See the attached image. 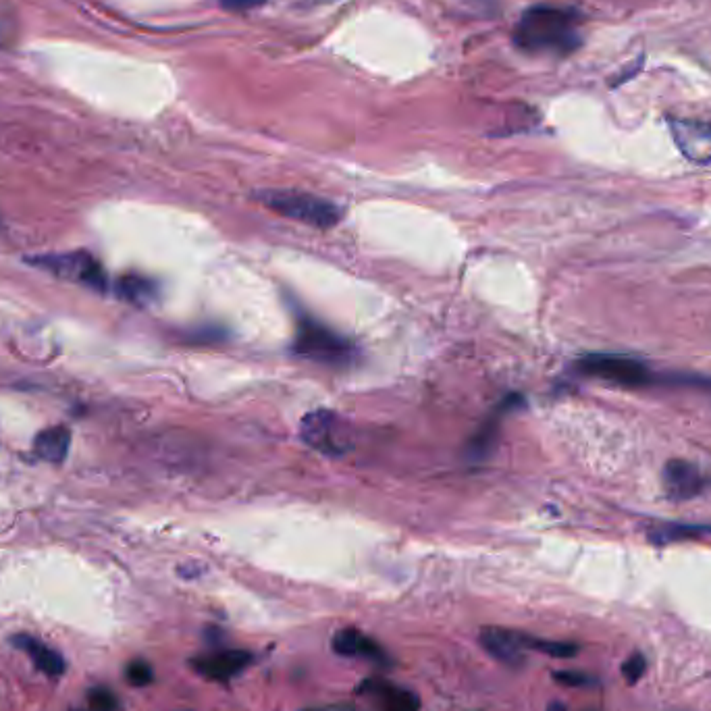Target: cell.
<instances>
[{
	"label": "cell",
	"instance_id": "5b68a950",
	"mask_svg": "<svg viewBox=\"0 0 711 711\" xmlns=\"http://www.w3.org/2000/svg\"><path fill=\"white\" fill-rule=\"evenodd\" d=\"M30 265L48 271L59 279H65L75 285H84L96 292L107 289V273H104L100 262L86 250H73V252H50L38 254L28 260Z\"/></svg>",
	"mask_w": 711,
	"mask_h": 711
},
{
	"label": "cell",
	"instance_id": "44dd1931",
	"mask_svg": "<svg viewBox=\"0 0 711 711\" xmlns=\"http://www.w3.org/2000/svg\"><path fill=\"white\" fill-rule=\"evenodd\" d=\"M553 678H556L558 684H564V687H572V689H578V687L583 689V687H591V684H595V680L589 674L572 672V670L553 672Z\"/></svg>",
	"mask_w": 711,
	"mask_h": 711
},
{
	"label": "cell",
	"instance_id": "3957f363",
	"mask_svg": "<svg viewBox=\"0 0 711 711\" xmlns=\"http://www.w3.org/2000/svg\"><path fill=\"white\" fill-rule=\"evenodd\" d=\"M576 371L583 377L599 379L626 389L651 387L660 381L649 364L626 354H587L576 362Z\"/></svg>",
	"mask_w": 711,
	"mask_h": 711
},
{
	"label": "cell",
	"instance_id": "4fadbf2b",
	"mask_svg": "<svg viewBox=\"0 0 711 711\" xmlns=\"http://www.w3.org/2000/svg\"><path fill=\"white\" fill-rule=\"evenodd\" d=\"M366 691L379 701L381 711H418L420 701L414 693L385 680H366Z\"/></svg>",
	"mask_w": 711,
	"mask_h": 711
},
{
	"label": "cell",
	"instance_id": "9c48e42d",
	"mask_svg": "<svg viewBox=\"0 0 711 711\" xmlns=\"http://www.w3.org/2000/svg\"><path fill=\"white\" fill-rule=\"evenodd\" d=\"M479 641L481 647L499 664L520 668L526 662V647L522 643V632L497 628V626H485L481 630Z\"/></svg>",
	"mask_w": 711,
	"mask_h": 711
},
{
	"label": "cell",
	"instance_id": "9a60e30c",
	"mask_svg": "<svg viewBox=\"0 0 711 711\" xmlns=\"http://www.w3.org/2000/svg\"><path fill=\"white\" fill-rule=\"evenodd\" d=\"M510 406H512L510 402H506V404L499 406V408H497V412L491 416V420H487V423L483 425V429H481L477 435H474V439L470 441V452H472V456H474V458H483V456L489 452L491 443L495 441V429H497V423H499V420H502L504 410H510Z\"/></svg>",
	"mask_w": 711,
	"mask_h": 711
},
{
	"label": "cell",
	"instance_id": "7a4b0ae2",
	"mask_svg": "<svg viewBox=\"0 0 711 711\" xmlns=\"http://www.w3.org/2000/svg\"><path fill=\"white\" fill-rule=\"evenodd\" d=\"M294 352L312 362L325 366H350L354 364L358 350L352 341L339 335L325 323L312 319V316H300L294 339Z\"/></svg>",
	"mask_w": 711,
	"mask_h": 711
},
{
	"label": "cell",
	"instance_id": "ac0fdd59",
	"mask_svg": "<svg viewBox=\"0 0 711 711\" xmlns=\"http://www.w3.org/2000/svg\"><path fill=\"white\" fill-rule=\"evenodd\" d=\"M125 678L127 682L131 684V687H148V684L154 680V670L148 662L144 660H134V662H129L127 668H125Z\"/></svg>",
	"mask_w": 711,
	"mask_h": 711
},
{
	"label": "cell",
	"instance_id": "6da1fadb",
	"mask_svg": "<svg viewBox=\"0 0 711 711\" xmlns=\"http://www.w3.org/2000/svg\"><path fill=\"white\" fill-rule=\"evenodd\" d=\"M583 15L570 7L535 5L514 28V44L531 55L566 57L581 48Z\"/></svg>",
	"mask_w": 711,
	"mask_h": 711
},
{
	"label": "cell",
	"instance_id": "8992f818",
	"mask_svg": "<svg viewBox=\"0 0 711 711\" xmlns=\"http://www.w3.org/2000/svg\"><path fill=\"white\" fill-rule=\"evenodd\" d=\"M672 138L678 150L691 163H711V121L701 119H668Z\"/></svg>",
	"mask_w": 711,
	"mask_h": 711
},
{
	"label": "cell",
	"instance_id": "603a6c76",
	"mask_svg": "<svg viewBox=\"0 0 711 711\" xmlns=\"http://www.w3.org/2000/svg\"><path fill=\"white\" fill-rule=\"evenodd\" d=\"M674 383L676 385H687V387H693V389H699V391H705V393H711V379H705V377H676Z\"/></svg>",
	"mask_w": 711,
	"mask_h": 711
},
{
	"label": "cell",
	"instance_id": "2e32d148",
	"mask_svg": "<svg viewBox=\"0 0 711 711\" xmlns=\"http://www.w3.org/2000/svg\"><path fill=\"white\" fill-rule=\"evenodd\" d=\"M522 643L526 651H539L543 655L556 657V660H570L578 653V647L572 643H562V641H545V639H535L529 635H522Z\"/></svg>",
	"mask_w": 711,
	"mask_h": 711
},
{
	"label": "cell",
	"instance_id": "8fae6325",
	"mask_svg": "<svg viewBox=\"0 0 711 711\" xmlns=\"http://www.w3.org/2000/svg\"><path fill=\"white\" fill-rule=\"evenodd\" d=\"M331 647L337 655L350 657V660H368V662H387V653L383 647L364 635L358 628H344L335 632Z\"/></svg>",
	"mask_w": 711,
	"mask_h": 711
},
{
	"label": "cell",
	"instance_id": "ba28073f",
	"mask_svg": "<svg viewBox=\"0 0 711 711\" xmlns=\"http://www.w3.org/2000/svg\"><path fill=\"white\" fill-rule=\"evenodd\" d=\"M252 664V653L244 649H221L192 660V668L206 680L227 682Z\"/></svg>",
	"mask_w": 711,
	"mask_h": 711
},
{
	"label": "cell",
	"instance_id": "e0dca14e",
	"mask_svg": "<svg viewBox=\"0 0 711 711\" xmlns=\"http://www.w3.org/2000/svg\"><path fill=\"white\" fill-rule=\"evenodd\" d=\"M154 294V285L138 275H127L119 281V296L125 298L127 302L134 304H144L150 300V296Z\"/></svg>",
	"mask_w": 711,
	"mask_h": 711
},
{
	"label": "cell",
	"instance_id": "277c9868",
	"mask_svg": "<svg viewBox=\"0 0 711 711\" xmlns=\"http://www.w3.org/2000/svg\"><path fill=\"white\" fill-rule=\"evenodd\" d=\"M258 200L281 217L302 221L319 229L335 227L341 221V208L335 202L314 194L294 190H267L258 194Z\"/></svg>",
	"mask_w": 711,
	"mask_h": 711
},
{
	"label": "cell",
	"instance_id": "52a82bcc",
	"mask_svg": "<svg viewBox=\"0 0 711 711\" xmlns=\"http://www.w3.org/2000/svg\"><path fill=\"white\" fill-rule=\"evenodd\" d=\"M302 437L310 447H314V450L321 454L337 456L344 452L339 418L329 410H316L306 414L302 420Z\"/></svg>",
	"mask_w": 711,
	"mask_h": 711
},
{
	"label": "cell",
	"instance_id": "ffe728a7",
	"mask_svg": "<svg viewBox=\"0 0 711 711\" xmlns=\"http://www.w3.org/2000/svg\"><path fill=\"white\" fill-rule=\"evenodd\" d=\"M647 672V660L641 653H632L622 664V676L628 684H637Z\"/></svg>",
	"mask_w": 711,
	"mask_h": 711
},
{
	"label": "cell",
	"instance_id": "7c38bea8",
	"mask_svg": "<svg viewBox=\"0 0 711 711\" xmlns=\"http://www.w3.org/2000/svg\"><path fill=\"white\" fill-rule=\"evenodd\" d=\"M13 645L30 657L34 666L48 678H59L65 674V660L59 651L44 645L30 635H15Z\"/></svg>",
	"mask_w": 711,
	"mask_h": 711
},
{
	"label": "cell",
	"instance_id": "5bb4252c",
	"mask_svg": "<svg viewBox=\"0 0 711 711\" xmlns=\"http://www.w3.org/2000/svg\"><path fill=\"white\" fill-rule=\"evenodd\" d=\"M71 445V431L65 425L42 431L34 441V454L50 464H61L67 458Z\"/></svg>",
	"mask_w": 711,
	"mask_h": 711
},
{
	"label": "cell",
	"instance_id": "cb8c5ba5",
	"mask_svg": "<svg viewBox=\"0 0 711 711\" xmlns=\"http://www.w3.org/2000/svg\"><path fill=\"white\" fill-rule=\"evenodd\" d=\"M312 711H348L344 707H325V709H312Z\"/></svg>",
	"mask_w": 711,
	"mask_h": 711
},
{
	"label": "cell",
	"instance_id": "7402d4cb",
	"mask_svg": "<svg viewBox=\"0 0 711 711\" xmlns=\"http://www.w3.org/2000/svg\"><path fill=\"white\" fill-rule=\"evenodd\" d=\"M219 3L227 11H250L254 7L265 5L267 0H219Z\"/></svg>",
	"mask_w": 711,
	"mask_h": 711
},
{
	"label": "cell",
	"instance_id": "30bf717a",
	"mask_svg": "<svg viewBox=\"0 0 711 711\" xmlns=\"http://www.w3.org/2000/svg\"><path fill=\"white\" fill-rule=\"evenodd\" d=\"M705 487L703 474L697 466L684 460H670L664 468V489L674 502H687L697 497Z\"/></svg>",
	"mask_w": 711,
	"mask_h": 711
},
{
	"label": "cell",
	"instance_id": "d6986e66",
	"mask_svg": "<svg viewBox=\"0 0 711 711\" xmlns=\"http://www.w3.org/2000/svg\"><path fill=\"white\" fill-rule=\"evenodd\" d=\"M88 703L92 711H119L117 695L107 687H94L88 691Z\"/></svg>",
	"mask_w": 711,
	"mask_h": 711
}]
</instances>
